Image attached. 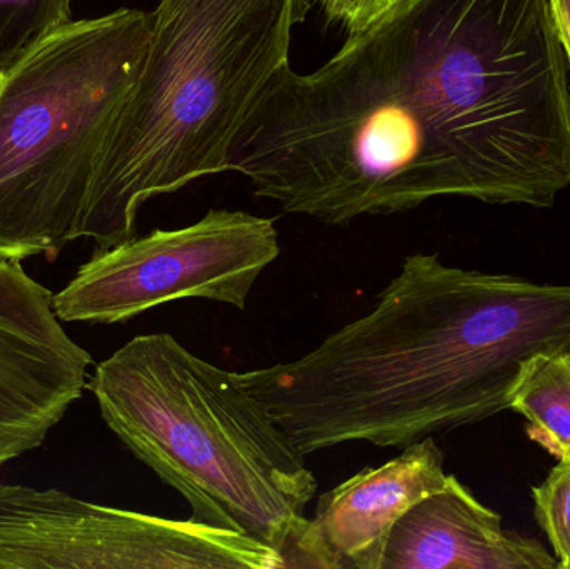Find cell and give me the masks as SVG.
I'll return each mask as SVG.
<instances>
[{
	"label": "cell",
	"mask_w": 570,
	"mask_h": 569,
	"mask_svg": "<svg viewBox=\"0 0 570 569\" xmlns=\"http://www.w3.org/2000/svg\"><path fill=\"white\" fill-rule=\"evenodd\" d=\"M229 169L334 226L435 197L551 207L570 186L551 0H405L315 72L281 69Z\"/></svg>",
	"instance_id": "6da1fadb"
},
{
	"label": "cell",
	"mask_w": 570,
	"mask_h": 569,
	"mask_svg": "<svg viewBox=\"0 0 570 569\" xmlns=\"http://www.w3.org/2000/svg\"><path fill=\"white\" fill-rule=\"evenodd\" d=\"M570 351V284L412 254L374 307L291 363L239 373L302 454L405 448L511 410L525 361Z\"/></svg>",
	"instance_id": "7a4b0ae2"
},
{
	"label": "cell",
	"mask_w": 570,
	"mask_h": 569,
	"mask_svg": "<svg viewBox=\"0 0 570 569\" xmlns=\"http://www.w3.org/2000/svg\"><path fill=\"white\" fill-rule=\"evenodd\" d=\"M308 0H160L142 66L106 136L80 220L96 251L136 236L147 200L229 173Z\"/></svg>",
	"instance_id": "3957f363"
},
{
	"label": "cell",
	"mask_w": 570,
	"mask_h": 569,
	"mask_svg": "<svg viewBox=\"0 0 570 569\" xmlns=\"http://www.w3.org/2000/svg\"><path fill=\"white\" fill-rule=\"evenodd\" d=\"M87 387L127 450L183 494L190 520L253 538L288 568L317 480L239 373L154 333L97 364Z\"/></svg>",
	"instance_id": "277c9868"
},
{
	"label": "cell",
	"mask_w": 570,
	"mask_h": 569,
	"mask_svg": "<svg viewBox=\"0 0 570 569\" xmlns=\"http://www.w3.org/2000/svg\"><path fill=\"white\" fill-rule=\"evenodd\" d=\"M150 13L70 20L0 80V261L79 239L97 159L149 43Z\"/></svg>",
	"instance_id": "5b68a950"
},
{
	"label": "cell",
	"mask_w": 570,
	"mask_h": 569,
	"mask_svg": "<svg viewBox=\"0 0 570 569\" xmlns=\"http://www.w3.org/2000/svg\"><path fill=\"white\" fill-rule=\"evenodd\" d=\"M279 254L273 219L210 209L190 226L94 251L53 294V311L63 323L116 324L180 300L246 310L254 286Z\"/></svg>",
	"instance_id": "8992f818"
},
{
	"label": "cell",
	"mask_w": 570,
	"mask_h": 569,
	"mask_svg": "<svg viewBox=\"0 0 570 569\" xmlns=\"http://www.w3.org/2000/svg\"><path fill=\"white\" fill-rule=\"evenodd\" d=\"M285 569L233 531L0 484V569Z\"/></svg>",
	"instance_id": "52a82bcc"
},
{
	"label": "cell",
	"mask_w": 570,
	"mask_h": 569,
	"mask_svg": "<svg viewBox=\"0 0 570 569\" xmlns=\"http://www.w3.org/2000/svg\"><path fill=\"white\" fill-rule=\"evenodd\" d=\"M52 301L20 263L0 261V468L37 450L87 387L92 356Z\"/></svg>",
	"instance_id": "ba28073f"
},
{
	"label": "cell",
	"mask_w": 570,
	"mask_h": 569,
	"mask_svg": "<svg viewBox=\"0 0 570 569\" xmlns=\"http://www.w3.org/2000/svg\"><path fill=\"white\" fill-rule=\"evenodd\" d=\"M448 477L432 436L402 448L382 467L365 468L318 498L288 568L381 569L392 528Z\"/></svg>",
	"instance_id": "9c48e42d"
},
{
	"label": "cell",
	"mask_w": 570,
	"mask_h": 569,
	"mask_svg": "<svg viewBox=\"0 0 570 569\" xmlns=\"http://www.w3.org/2000/svg\"><path fill=\"white\" fill-rule=\"evenodd\" d=\"M538 540L504 530L501 514L449 474L392 528L381 569H558Z\"/></svg>",
	"instance_id": "30bf717a"
},
{
	"label": "cell",
	"mask_w": 570,
	"mask_h": 569,
	"mask_svg": "<svg viewBox=\"0 0 570 569\" xmlns=\"http://www.w3.org/2000/svg\"><path fill=\"white\" fill-rule=\"evenodd\" d=\"M511 410L528 420V434L559 461H570V351L525 361Z\"/></svg>",
	"instance_id": "8fae6325"
},
{
	"label": "cell",
	"mask_w": 570,
	"mask_h": 569,
	"mask_svg": "<svg viewBox=\"0 0 570 569\" xmlns=\"http://www.w3.org/2000/svg\"><path fill=\"white\" fill-rule=\"evenodd\" d=\"M72 0H0V80L72 20Z\"/></svg>",
	"instance_id": "7c38bea8"
},
{
	"label": "cell",
	"mask_w": 570,
	"mask_h": 569,
	"mask_svg": "<svg viewBox=\"0 0 570 569\" xmlns=\"http://www.w3.org/2000/svg\"><path fill=\"white\" fill-rule=\"evenodd\" d=\"M535 517L558 557L570 569V461H559L548 480L532 490Z\"/></svg>",
	"instance_id": "4fadbf2b"
},
{
	"label": "cell",
	"mask_w": 570,
	"mask_h": 569,
	"mask_svg": "<svg viewBox=\"0 0 570 569\" xmlns=\"http://www.w3.org/2000/svg\"><path fill=\"white\" fill-rule=\"evenodd\" d=\"M405 0H312L331 23L357 36L377 26Z\"/></svg>",
	"instance_id": "5bb4252c"
},
{
	"label": "cell",
	"mask_w": 570,
	"mask_h": 569,
	"mask_svg": "<svg viewBox=\"0 0 570 569\" xmlns=\"http://www.w3.org/2000/svg\"><path fill=\"white\" fill-rule=\"evenodd\" d=\"M551 10L559 42L570 62V0H551Z\"/></svg>",
	"instance_id": "9a60e30c"
}]
</instances>
